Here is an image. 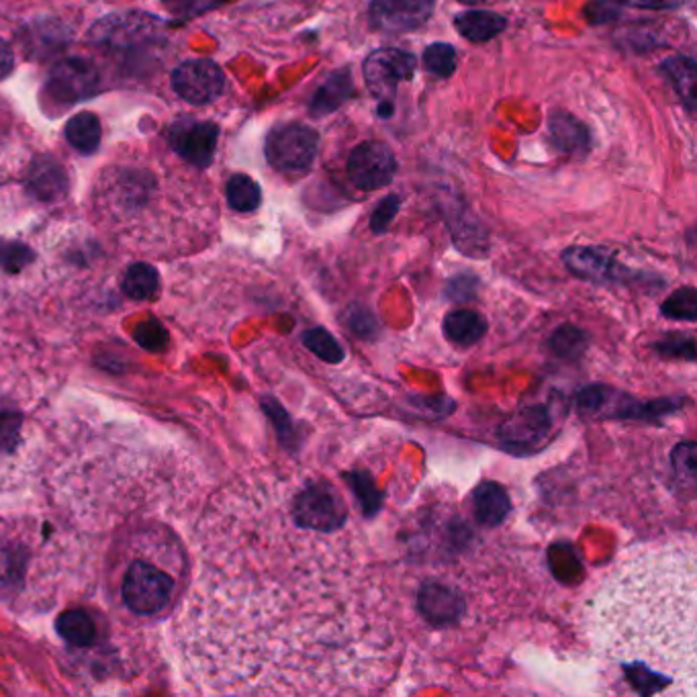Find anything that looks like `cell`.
Masks as SVG:
<instances>
[{
  "mask_svg": "<svg viewBox=\"0 0 697 697\" xmlns=\"http://www.w3.org/2000/svg\"><path fill=\"white\" fill-rule=\"evenodd\" d=\"M472 511L481 525H487V528L502 525L511 511V502L506 489L493 481L481 483L472 491Z\"/></svg>",
  "mask_w": 697,
  "mask_h": 697,
  "instance_id": "2e32d148",
  "label": "cell"
},
{
  "mask_svg": "<svg viewBox=\"0 0 697 697\" xmlns=\"http://www.w3.org/2000/svg\"><path fill=\"white\" fill-rule=\"evenodd\" d=\"M685 0H620L622 7H634L641 11H669L677 9Z\"/></svg>",
  "mask_w": 697,
  "mask_h": 697,
  "instance_id": "d590c367",
  "label": "cell"
},
{
  "mask_svg": "<svg viewBox=\"0 0 697 697\" xmlns=\"http://www.w3.org/2000/svg\"><path fill=\"white\" fill-rule=\"evenodd\" d=\"M550 346L557 352L558 356H567V358H576L585 352L587 346V335L583 331L575 328V326H562L558 328L553 338H550Z\"/></svg>",
  "mask_w": 697,
  "mask_h": 697,
  "instance_id": "f546056e",
  "label": "cell"
},
{
  "mask_svg": "<svg viewBox=\"0 0 697 697\" xmlns=\"http://www.w3.org/2000/svg\"><path fill=\"white\" fill-rule=\"evenodd\" d=\"M13 66H15L13 50H11V46H9L4 39H0V80L11 74Z\"/></svg>",
  "mask_w": 697,
  "mask_h": 697,
  "instance_id": "74e56055",
  "label": "cell"
},
{
  "mask_svg": "<svg viewBox=\"0 0 697 697\" xmlns=\"http://www.w3.org/2000/svg\"><path fill=\"white\" fill-rule=\"evenodd\" d=\"M696 587L692 541L630 555L606 579L592 645L611 692L696 696Z\"/></svg>",
  "mask_w": 697,
  "mask_h": 697,
  "instance_id": "6da1fadb",
  "label": "cell"
},
{
  "mask_svg": "<svg viewBox=\"0 0 697 697\" xmlns=\"http://www.w3.org/2000/svg\"><path fill=\"white\" fill-rule=\"evenodd\" d=\"M550 432L546 407H528L502 428V440L509 448H536Z\"/></svg>",
  "mask_w": 697,
  "mask_h": 697,
  "instance_id": "5bb4252c",
  "label": "cell"
},
{
  "mask_svg": "<svg viewBox=\"0 0 697 697\" xmlns=\"http://www.w3.org/2000/svg\"><path fill=\"white\" fill-rule=\"evenodd\" d=\"M474 287H477V280L472 277H458L451 282L448 295L453 296L454 301H467L469 296L474 295Z\"/></svg>",
  "mask_w": 697,
  "mask_h": 697,
  "instance_id": "8d00e7d4",
  "label": "cell"
},
{
  "mask_svg": "<svg viewBox=\"0 0 697 697\" xmlns=\"http://www.w3.org/2000/svg\"><path fill=\"white\" fill-rule=\"evenodd\" d=\"M173 88L182 101H189L192 105H207L221 97L226 76L211 60H189L173 74Z\"/></svg>",
  "mask_w": 697,
  "mask_h": 697,
  "instance_id": "9c48e42d",
  "label": "cell"
},
{
  "mask_svg": "<svg viewBox=\"0 0 697 697\" xmlns=\"http://www.w3.org/2000/svg\"><path fill=\"white\" fill-rule=\"evenodd\" d=\"M301 340H303L305 348L312 350L317 358H321L328 365H340L346 358V352L342 348V344L326 328H312V330L303 331Z\"/></svg>",
  "mask_w": 697,
  "mask_h": 697,
  "instance_id": "484cf974",
  "label": "cell"
},
{
  "mask_svg": "<svg viewBox=\"0 0 697 697\" xmlns=\"http://www.w3.org/2000/svg\"><path fill=\"white\" fill-rule=\"evenodd\" d=\"M421 64L428 74L436 78H451L456 71V50L444 41L432 43L421 55Z\"/></svg>",
  "mask_w": 697,
  "mask_h": 697,
  "instance_id": "4316f807",
  "label": "cell"
},
{
  "mask_svg": "<svg viewBox=\"0 0 697 697\" xmlns=\"http://www.w3.org/2000/svg\"><path fill=\"white\" fill-rule=\"evenodd\" d=\"M46 384L34 350L0 331V495L25 487L41 462Z\"/></svg>",
  "mask_w": 697,
  "mask_h": 697,
  "instance_id": "7a4b0ae2",
  "label": "cell"
},
{
  "mask_svg": "<svg viewBox=\"0 0 697 697\" xmlns=\"http://www.w3.org/2000/svg\"><path fill=\"white\" fill-rule=\"evenodd\" d=\"M175 592V573L154 555L134 558L123 571V606L136 616H156L173 601Z\"/></svg>",
  "mask_w": 697,
  "mask_h": 697,
  "instance_id": "3957f363",
  "label": "cell"
},
{
  "mask_svg": "<svg viewBox=\"0 0 697 697\" xmlns=\"http://www.w3.org/2000/svg\"><path fill=\"white\" fill-rule=\"evenodd\" d=\"M397 175V157L383 141H363L348 157V176L358 191L384 189Z\"/></svg>",
  "mask_w": 697,
  "mask_h": 697,
  "instance_id": "52a82bcc",
  "label": "cell"
},
{
  "mask_svg": "<svg viewBox=\"0 0 697 697\" xmlns=\"http://www.w3.org/2000/svg\"><path fill=\"white\" fill-rule=\"evenodd\" d=\"M418 610L432 626L448 628L465 616L467 604L454 587L428 581L419 587Z\"/></svg>",
  "mask_w": 697,
  "mask_h": 697,
  "instance_id": "8fae6325",
  "label": "cell"
},
{
  "mask_svg": "<svg viewBox=\"0 0 697 697\" xmlns=\"http://www.w3.org/2000/svg\"><path fill=\"white\" fill-rule=\"evenodd\" d=\"M101 122L94 113H78L66 125V140L80 154H94L101 145Z\"/></svg>",
  "mask_w": 697,
  "mask_h": 697,
  "instance_id": "603a6c76",
  "label": "cell"
},
{
  "mask_svg": "<svg viewBox=\"0 0 697 697\" xmlns=\"http://www.w3.org/2000/svg\"><path fill=\"white\" fill-rule=\"evenodd\" d=\"M400 210H402V199H400L397 194L384 197L383 201L375 207L372 215H370V229H372L377 236H381V233H384V231L391 227V224L395 221Z\"/></svg>",
  "mask_w": 697,
  "mask_h": 697,
  "instance_id": "4dcf8cb0",
  "label": "cell"
},
{
  "mask_svg": "<svg viewBox=\"0 0 697 697\" xmlns=\"http://www.w3.org/2000/svg\"><path fill=\"white\" fill-rule=\"evenodd\" d=\"M157 287H160V277L156 268L143 262L129 266V270L123 277V293L134 301L152 299L157 293Z\"/></svg>",
  "mask_w": 697,
  "mask_h": 697,
  "instance_id": "cb8c5ba5",
  "label": "cell"
},
{
  "mask_svg": "<svg viewBox=\"0 0 697 697\" xmlns=\"http://www.w3.org/2000/svg\"><path fill=\"white\" fill-rule=\"evenodd\" d=\"M487 331V321L483 315L472 312V309H454L444 317V335L462 348L474 346L477 342L483 340Z\"/></svg>",
  "mask_w": 697,
  "mask_h": 697,
  "instance_id": "44dd1931",
  "label": "cell"
},
{
  "mask_svg": "<svg viewBox=\"0 0 697 697\" xmlns=\"http://www.w3.org/2000/svg\"><path fill=\"white\" fill-rule=\"evenodd\" d=\"M350 487L356 493L358 504L367 516H375L383 507V493L372 485L367 472H352L348 477Z\"/></svg>",
  "mask_w": 697,
  "mask_h": 697,
  "instance_id": "f1b7e54d",
  "label": "cell"
},
{
  "mask_svg": "<svg viewBox=\"0 0 697 697\" xmlns=\"http://www.w3.org/2000/svg\"><path fill=\"white\" fill-rule=\"evenodd\" d=\"M696 444L687 442L681 444L680 448L673 454V462H675V471L681 477V481H687L689 485H694L696 481Z\"/></svg>",
  "mask_w": 697,
  "mask_h": 697,
  "instance_id": "1f68e13d",
  "label": "cell"
},
{
  "mask_svg": "<svg viewBox=\"0 0 697 697\" xmlns=\"http://www.w3.org/2000/svg\"><path fill=\"white\" fill-rule=\"evenodd\" d=\"M352 94H354V85H352L350 72H333L324 80V85L315 90L309 113L314 117H328L333 111L344 105Z\"/></svg>",
  "mask_w": 697,
  "mask_h": 697,
  "instance_id": "ac0fdd59",
  "label": "cell"
},
{
  "mask_svg": "<svg viewBox=\"0 0 697 697\" xmlns=\"http://www.w3.org/2000/svg\"><path fill=\"white\" fill-rule=\"evenodd\" d=\"M418 68V58L414 53L397 48H383L370 53L365 60L363 74L370 94L379 103H395L397 88L405 80H411Z\"/></svg>",
  "mask_w": 697,
  "mask_h": 697,
  "instance_id": "8992f818",
  "label": "cell"
},
{
  "mask_svg": "<svg viewBox=\"0 0 697 697\" xmlns=\"http://www.w3.org/2000/svg\"><path fill=\"white\" fill-rule=\"evenodd\" d=\"M620 0H592L585 9L590 23H610L620 15Z\"/></svg>",
  "mask_w": 697,
  "mask_h": 697,
  "instance_id": "836d02e7",
  "label": "cell"
},
{
  "mask_svg": "<svg viewBox=\"0 0 697 697\" xmlns=\"http://www.w3.org/2000/svg\"><path fill=\"white\" fill-rule=\"evenodd\" d=\"M436 0H372L368 9L370 27L397 36L421 27L434 13Z\"/></svg>",
  "mask_w": 697,
  "mask_h": 697,
  "instance_id": "ba28073f",
  "label": "cell"
},
{
  "mask_svg": "<svg viewBox=\"0 0 697 697\" xmlns=\"http://www.w3.org/2000/svg\"><path fill=\"white\" fill-rule=\"evenodd\" d=\"M219 140V129L213 123H180L170 134L176 152L192 166L205 168L213 162Z\"/></svg>",
  "mask_w": 697,
  "mask_h": 697,
  "instance_id": "7c38bea8",
  "label": "cell"
},
{
  "mask_svg": "<svg viewBox=\"0 0 697 697\" xmlns=\"http://www.w3.org/2000/svg\"><path fill=\"white\" fill-rule=\"evenodd\" d=\"M548 134L553 145L567 156H587L592 150L590 129L571 113L555 111L548 119Z\"/></svg>",
  "mask_w": 697,
  "mask_h": 697,
  "instance_id": "9a60e30c",
  "label": "cell"
},
{
  "mask_svg": "<svg viewBox=\"0 0 697 697\" xmlns=\"http://www.w3.org/2000/svg\"><path fill=\"white\" fill-rule=\"evenodd\" d=\"M319 148L314 127L303 123H284L275 127L266 138L268 164L284 175H301L312 168Z\"/></svg>",
  "mask_w": 697,
  "mask_h": 697,
  "instance_id": "5b68a950",
  "label": "cell"
},
{
  "mask_svg": "<svg viewBox=\"0 0 697 697\" xmlns=\"http://www.w3.org/2000/svg\"><path fill=\"white\" fill-rule=\"evenodd\" d=\"M55 630L64 643L76 648H85L97 641V622L94 618L85 610L64 611L55 620Z\"/></svg>",
  "mask_w": 697,
  "mask_h": 697,
  "instance_id": "7402d4cb",
  "label": "cell"
},
{
  "mask_svg": "<svg viewBox=\"0 0 697 697\" xmlns=\"http://www.w3.org/2000/svg\"><path fill=\"white\" fill-rule=\"evenodd\" d=\"M350 330L358 333L360 338H372L379 331L377 317L368 312L367 307H352L350 309Z\"/></svg>",
  "mask_w": 697,
  "mask_h": 697,
  "instance_id": "d6a6232c",
  "label": "cell"
},
{
  "mask_svg": "<svg viewBox=\"0 0 697 697\" xmlns=\"http://www.w3.org/2000/svg\"><path fill=\"white\" fill-rule=\"evenodd\" d=\"M27 187L41 201L62 199L68 191V176L53 157H37L27 176Z\"/></svg>",
  "mask_w": 697,
  "mask_h": 697,
  "instance_id": "e0dca14e",
  "label": "cell"
},
{
  "mask_svg": "<svg viewBox=\"0 0 697 697\" xmlns=\"http://www.w3.org/2000/svg\"><path fill=\"white\" fill-rule=\"evenodd\" d=\"M454 27L472 43H483L506 31L507 18L493 11H465L454 17Z\"/></svg>",
  "mask_w": 697,
  "mask_h": 697,
  "instance_id": "d6986e66",
  "label": "cell"
},
{
  "mask_svg": "<svg viewBox=\"0 0 697 697\" xmlns=\"http://www.w3.org/2000/svg\"><path fill=\"white\" fill-rule=\"evenodd\" d=\"M289 516L303 532L335 534L348 522V506L331 483L315 481L296 491Z\"/></svg>",
  "mask_w": 697,
  "mask_h": 697,
  "instance_id": "277c9868",
  "label": "cell"
},
{
  "mask_svg": "<svg viewBox=\"0 0 697 697\" xmlns=\"http://www.w3.org/2000/svg\"><path fill=\"white\" fill-rule=\"evenodd\" d=\"M458 2L469 4V7H477V4H481V2H485V0H458Z\"/></svg>",
  "mask_w": 697,
  "mask_h": 697,
  "instance_id": "f35d334b",
  "label": "cell"
},
{
  "mask_svg": "<svg viewBox=\"0 0 697 697\" xmlns=\"http://www.w3.org/2000/svg\"><path fill=\"white\" fill-rule=\"evenodd\" d=\"M562 261L575 277L593 282H608L628 275L626 268L620 266L618 261L601 248H569L562 254Z\"/></svg>",
  "mask_w": 697,
  "mask_h": 697,
  "instance_id": "4fadbf2b",
  "label": "cell"
},
{
  "mask_svg": "<svg viewBox=\"0 0 697 697\" xmlns=\"http://www.w3.org/2000/svg\"><path fill=\"white\" fill-rule=\"evenodd\" d=\"M661 74L673 85L689 113L696 111L697 64L689 55H673L661 64Z\"/></svg>",
  "mask_w": 697,
  "mask_h": 697,
  "instance_id": "ffe728a7",
  "label": "cell"
},
{
  "mask_svg": "<svg viewBox=\"0 0 697 697\" xmlns=\"http://www.w3.org/2000/svg\"><path fill=\"white\" fill-rule=\"evenodd\" d=\"M27 261H31V252L25 245L0 244V266L17 270Z\"/></svg>",
  "mask_w": 697,
  "mask_h": 697,
  "instance_id": "e575fe53",
  "label": "cell"
},
{
  "mask_svg": "<svg viewBox=\"0 0 697 697\" xmlns=\"http://www.w3.org/2000/svg\"><path fill=\"white\" fill-rule=\"evenodd\" d=\"M662 315L669 319H681L694 324L697 319V293L694 287H685L669 296L661 307Z\"/></svg>",
  "mask_w": 697,
  "mask_h": 697,
  "instance_id": "83f0119b",
  "label": "cell"
},
{
  "mask_svg": "<svg viewBox=\"0 0 697 697\" xmlns=\"http://www.w3.org/2000/svg\"><path fill=\"white\" fill-rule=\"evenodd\" d=\"M99 87V74L85 60H66L58 64L50 74L48 88L53 101L74 105L90 97Z\"/></svg>",
  "mask_w": 697,
  "mask_h": 697,
  "instance_id": "30bf717a",
  "label": "cell"
},
{
  "mask_svg": "<svg viewBox=\"0 0 697 697\" xmlns=\"http://www.w3.org/2000/svg\"><path fill=\"white\" fill-rule=\"evenodd\" d=\"M227 203L238 213H254L261 207V185L248 175H233L227 182Z\"/></svg>",
  "mask_w": 697,
  "mask_h": 697,
  "instance_id": "d4e9b609",
  "label": "cell"
}]
</instances>
